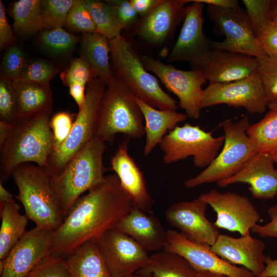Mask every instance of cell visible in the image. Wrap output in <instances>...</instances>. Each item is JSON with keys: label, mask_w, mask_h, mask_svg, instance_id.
<instances>
[{"label": "cell", "mask_w": 277, "mask_h": 277, "mask_svg": "<svg viewBox=\"0 0 277 277\" xmlns=\"http://www.w3.org/2000/svg\"><path fill=\"white\" fill-rule=\"evenodd\" d=\"M133 206L116 174L105 176L76 201L61 225L52 232L50 255L65 259L82 244L95 241L114 228Z\"/></svg>", "instance_id": "obj_1"}, {"label": "cell", "mask_w": 277, "mask_h": 277, "mask_svg": "<svg viewBox=\"0 0 277 277\" xmlns=\"http://www.w3.org/2000/svg\"><path fill=\"white\" fill-rule=\"evenodd\" d=\"M52 110L18 123L0 145V182H6L14 170L33 162L45 168L53 147L50 125Z\"/></svg>", "instance_id": "obj_2"}, {"label": "cell", "mask_w": 277, "mask_h": 277, "mask_svg": "<svg viewBox=\"0 0 277 277\" xmlns=\"http://www.w3.org/2000/svg\"><path fill=\"white\" fill-rule=\"evenodd\" d=\"M12 176L18 189L15 197L36 227L53 232L65 219L64 211L46 170L31 163L17 167Z\"/></svg>", "instance_id": "obj_3"}, {"label": "cell", "mask_w": 277, "mask_h": 277, "mask_svg": "<svg viewBox=\"0 0 277 277\" xmlns=\"http://www.w3.org/2000/svg\"><path fill=\"white\" fill-rule=\"evenodd\" d=\"M106 148V142L95 135L60 173L51 176L53 188L65 217L82 194L104 179L106 168L103 155Z\"/></svg>", "instance_id": "obj_4"}, {"label": "cell", "mask_w": 277, "mask_h": 277, "mask_svg": "<svg viewBox=\"0 0 277 277\" xmlns=\"http://www.w3.org/2000/svg\"><path fill=\"white\" fill-rule=\"evenodd\" d=\"M109 45L113 74L136 97L158 109L176 110V102L148 72L129 42L121 35Z\"/></svg>", "instance_id": "obj_5"}, {"label": "cell", "mask_w": 277, "mask_h": 277, "mask_svg": "<svg viewBox=\"0 0 277 277\" xmlns=\"http://www.w3.org/2000/svg\"><path fill=\"white\" fill-rule=\"evenodd\" d=\"M143 121L135 95L114 75L103 96L95 136L105 142L118 133L140 139L145 135Z\"/></svg>", "instance_id": "obj_6"}, {"label": "cell", "mask_w": 277, "mask_h": 277, "mask_svg": "<svg viewBox=\"0 0 277 277\" xmlns=\"http://www.w3.org/2000/svg\"><path fill=\"white\" fill-rule=\"evenodd\" d=\"M248 116L237 122L227 119L221 123L224 133L223 146L211 163L196 176L184 182L187 188L226 180L236 173L246 163L257 153L247 135L250 126Z\"/></svg>", "instance_id": "obj_7"}, {"label": "cell", "mask_w": 277, "mask_h": 277, "mask_svg": "<svg viewBox=\"0 0 277 277\" xmlns=\"http://www.w3.org/2000/svg\"><path fill=\"white\" fill-rule=\"evenodd\" d=\"M106 85L94 77L87 85L86 98L79 109L66 141L51 150L45 168L50 176L57 175L96 134L99 112Z\"/></svg>", "instance_id": "obj_8"}, {"label": "cell", "mask_w": 277, "mask_h": 277, "mask_svg": "<svg viewBox=\"0 0 277 277\" xmlns=\"http://www.w3.org/2000/svg\"><path fill=\"white\" fill-rule=\"evenodd\" d=\"M224 142V136L214 137L198 125L186 123L176 126L159 144L165 164H171L193 157L196 168H206L216 157Z\"/></svg>", "instance_id": "obj_9"}, {"label": "cell", "mask_w": 277, "mask_h": 277, "mask_svg": "<svg viewBox=\"0 0 277 277\" xmlns=\"http://www.w3.org/2000/svg\"><path fill=\"white\" fill-rule=\"evenodd\" d=\"M207 12L216 30L225 40H209L210 48L240 53L256 58L267 56L261 46L245 10L208 6Z\"/></svg>", "instance_id": "obj_10"}, {"label": "cell", "mask_w": 277, "mask_h": 277, "mask_svg": "<svg viewBox=\"0 0 277 277\" xmlns=\"http://www.w3.org/2000/svg\"><path fill=\"white\" fill-rule=\"evenodd\" d=\"M141 59L146 70L153 72L165 86L177 96L179 106L187 116L198 119L204 90L202 87L207 82L202 71L199 69H177L147 55H143Z\"/></svg>", "instance_id": "obj_11"}, {"label": "cell", "mask_w": 277, "mask_h": 277, "mask_svg": "<svg viewBox=\"0 0 277 277\" xmlns=\"http://www.w3.org/2000/svg\"><path fill=\"white\" fill-rule=\"evenodd\" d=\"M219 104L242 107L251 114L264 113L268 103L257 72L230 83L209 84L204 90L201 109Z\"/></svg>", "instance_id": "obj_12"}, {"label": "cell", "mask_w": 277, "mask_h": 277, "mask_svg": "<svg viewBox=\"0 0 277 277\" xmlns=\"http://www.w3.org/2000/svg\"><path fill=\"white\" fill-rule=\"evenodd\" d=\"M199 197L215 212L216 218L213 224L218 229L247 235L261 220L259 212L251 201L239 193L221 192L213 189Z\"/></svg>", "instance_id": "obj_13"}, {"label": "cell", "mask_w": 277, "mask_h": 277, "mask_svg": "<svg viewBox=\"0 0 277 277\" xmlns=\"http://www.w3.org/2000/svg\"><path fill=\"white\" fill-rule=\"evenodd\" d=\"M163 250L181 256L198 272L228 277H255L246 268L220 258L211 250V246L190 240L175 230H167Z\"/></svg>", "instance_id": "obj_14"}, {"label": "cell", "mask_w": 277, "mask_h": 277, "mask_svg": "<svg viewBox=\"0 0 277 277\" xmlns=\"http://www.w3.org/2000/svg\"><path fill=\"white\" fill-rule=\"evenodd\" d=\"M112 277L134 274L147 263L149 256L135 240L115 228L95 241Z\"/></svg>", "instance_id": "obj_15"}, {"label": "cell", "mask_w": 277, "mask_h": 277, "mask_svg": "<svg viewBox=\"0 0 277 277\" xmlns=\"http://www.w3.org/2000/svg\"><path fill=\"white\" fill-rule=\"evenodd\" d=\"M185 8L184 21L177 41L170 52L167 61L187 62L193 69H200L211 49L209 40L203 30L204 4L194 0Z\"/></svg>", "instance_id": "obj_16"}, {"label": "cell", "mask_w": 277, "mask_h": 277, "mask_svg": "<svg viewBox=\"0 0 277 277\" xmlns=\"http://www.w3.org/2000/svg\"><path fill=\"white\" fill-rule=\"evenodd\" d=\"M52 232L35 226L27 231L4 260L1 277H26L42 260L51 255Z\"/></svg>", "instance_id": "obj_17"}, {"label": "cell", "mask_w": 277, "mask_h": 277, "mask_svg": "<svg viewBox=\"0 0 277 277\" xmlns=\"http://www.w3.org/2000/svg\"><path fill=\"white\" fill-rule=\"evenodd\" d=\"M207 205L199 196L190 201L178 202L166 209L165 217L186 238L211 247L220 233L206 217Z\"/></svg>", "instance_id": "obj_18"}, {"label": "cell", "mask_w": 277, "mask_h": 277, "mask_svg": "<svg viewBox=\"0 0 277 277\" xmlns=\"http://www.w3.org/2000/svg\"><path fill=\"white\" fill-rule=\"evenodd\" d=\"M274 156L257 153L234 175L217 183L220 187L242 183L249 185V190L257 199H272L277 195V168Z\"/></svg>", "instance_id": "obj_19"}, {"label": "cell", "mask_w": 277, "mask_h": 277, "mask_svg": "<svg viewBox=\"0 0 277 277\" xmlns=\"http://www.w3.org/2000/svg\"><path fill=\"white\" fill-rule=\"evenodd\" d=\"M211 250L223 260L260 277L265 268V243L251 234L235 238L220 233Z\"/></svg>", "instance_id": "obj_20"}, {"label": "cell", "mask_w": 277, "mask_h": 277, "mask_svg": "<svg viewBox=\"0 0 277 277\" xmlns=\"http://www.w3.org/2000/svg\"><path fill=\"white\" fill-rule=\"evenodd\" d=\"M129 140L128 137L119 144L111 159V168L134 206L147 213L150 212L154 202L148 190L143 172L129 153Z\"/></svg>", "instance_id": "obj_21"}, {"label": "cell", "mask_w": 277, "mask_h": 277, "mask_svg": "<svg viewBox=\"0 0 277 277\" xmlns=\"http://www.w3.org/2000/svg\"><path fill=\"white\" fill-rule=\"evenodd\" d=\"M256 57L224 50L211 49L201 67L209 84L230 83L244 78L256 71Z\"/></svg>", "instance_id": "obj_22"}, {"label": "cell", "mask_w": 277, "mask_h": 277, "mask_svg": "<svg viewBox=\"0 0 277 277\" xmlns=\"http://www.w3.org/2000/svg\"><path fill=\"white\" fill-rule=\"evenodd\" d=\"M188 0H161L137 27V34L153 44H162L173 34L185 15V5Z\"/></svg>", "instance_id": "obj_23"}, {"label": "cell", "mask_w": 277, "mask_h": 277, "mask_svg": "<svg viewBox=\"0 0 277 277\" xmlns=\"http://www.w3.org/2000/svg\"><path fill=\"white\" fill-rule=\"evenodd\" d=\"M114 228L132 238L148 252L164 249L167 230L155 216L135 206Z\"/></svg>", "instance_id": "obj_24"}, {"label": "cell", "mask_w": 277, "mask_h": 277, "mask_svg": "<svg viewBox=\"0 0 277 277\" xmlns=\"http://www.w3.org/2000/svg\"><path fill=\"white\" fill-rule=\"evenodd\" d=\"M136 102L142 113L144 124L145 143L143 155L148 156L162 141L168 130L188 117L176 110L156 109L136 97Z\"/></svg>", "instance_id": "obj_25"}, {"label": "cell", "mask_w": 277, "mask_h": 277, "mask_svg": "<svg viewBox=\"0 0 277 277\" xmlns=\"http://www.w3.org/2000/svg\"><path fill=\"white\" fill-rule=\"evenodd\" d=\"M12 83L17 99L18 123L52 109V95L50 86L23 80L13 81Z\"/></svg>", "instance_id": "obj_26"}, {"label": "cell", "mask_w": 277, "mask_h": 277, "mask_svg": "<svg viewBox=\"0 0 277 277\" xmlns=\"http://www.w3.org/2000/svg\"><path fill=\"white\" fill-rule=\"evenodd\" d=\"M64 260L70 277H112L95 241L82 244Z\"/></svg>", "instance_id": "obj_27"}, {"label": "cell", "mask_w": 277, "mask_h": 277, "mask_svg": "<svg viewBox=\"0 0 277 277\" xmlns=\"http://www.w3.org/2000/svg\"><path fill=\"white\" fill-rule=\"evenodd\" d=\"M82 50V55L89 64L94 76L108 85L114 76L109 63V40L96 32L84 34Z\"/></svg>", "instance_id": "obj_28"}, {"label": "cell", "mask_w": 277, "mask_h": 277, "mask_svg": "<svg viewBox=\"0 0 277 277\" xmlns=\"http://www.w3.org/2000/svg\"><path fill=\"white\" fill-rule=\"evenodd\" d=\"M138 273L147 277H196L198 271L181 256L162 250L151 254Z\"/></svg>", "instance_id": "obj_29"}, {"label": "cell", "mask_w": 277, "mask_h": 277, "mask_svg": "<svg viewBox=\"0 0 277 277\" xmlns=\"http://www.w3.org/2000/svg\"><path fill=\"white\" fill-rule=\"evenodd\" d=\"M21 207L14 200L0 204V260H4L13 246L27 231L28 217L20 212Z\"/></svg>", "instance_id": "obj_30"}, {"label": "cell", "mask_w": 277, "mask_h": 277, "mask_svg": "<svg viewBox=\"0 0 277 277\" xmlns=\"http://www.w3.org/2000/svg\"><path fill=\"white\" fill-rule=\"evenodd\" d=\"M256 153L277 155V109H270L258 122L247 130Z\"/></svg>", "instance_id": "obj_31"}, {"label": "cell", "mask_w": 277, "mask_h": 277, "mask_svg": "<svg viewBox=\"0 0 277 277\" xmlns=\"http://www.w3.org/2000/svg\"><path fill=\"white\" fill-rule=\"evenodd\" d=\"M10 14L13 20V29L19 35L27 36L44 30L41 16V1H16L11 5Z\"/></svg>", "instance_id": "obj_32"}, {"label": "cell", "mask_w": 277, "mask_h": 277, "mask_svg": "<svg viewBox=\"0 0 277 277\" xmlns=\"http://www.w3.org/2000/svg\"><path fill=\"white\" fill-rule=\"evenodd\" d=\"M85 3L95 23L96 32L109 41L121 35L123 28L113 5L97 0H85Z\"/></svg>", "instance_id": "obj_33"}, {"label": "cell", "mask_w": 277, "mask_h": 277, "mask_svg": "<svg viewBox=\"0 0 277 277\" xmlns=\"http://www.w3.org/2000/svg\"><path fill=\"white\" fill-rule=\"evenodd\" d=\"M75 0L41 1V16L44 29L63 27Z\"/></svg>", "instance_id": "obj_34"}, {"label": "cell", "mask_w": 277, "mask_h": 277, "mask_svg": "<svg viewBox=\"0 0 277 277\" xmlns=\"http://www.w3.org/2000/svg\"><path fill=\"white\" fill-rule=\"evenodd\" d=\"M42 47L53 55H63L70 51L78 41L75 35L63 27L42 31L39 36Z\"/></svg>", "instance_id": "obj_35"}, {"label": "cell", "mask_w": 277, "mask_h": 277, "mask_svg": "<svg viewBox=\"0 0 277 277\" xmlns=\"http://www.w3.org/2000/svg\"><path fill=\"white\" fill-rule=\"evenodd\" d=\"M256 71L262 83L268 105L277 101V58H256Z\"/></svg>", "instance_id": "obj_36"}, {"label": "cell", "mask_w": 277, "mask_h": 277, "mask_svg": "<svg viewBox=\"0 0 277 277\" xmlns=\"http://www.w3.org/2000/svg\"><path fill=\"white\" fill-rule=\"evenodd\" d=\"M28 65L23 51L16 46L11 45L3 57L1 77L12 82L19 80Z\"/></svg>", "instance_id": "obj_37"}, {"label": "cell", "mask_w": 277, "mask_h": 277, "mask_svg": "<svg viewBox=\"0 0 277 277\" xmlns=\"http://www.w3.org/2000/svg\"><path fill=\"white\" fill-rule=\"evenodd\" d=\"M18 103L12 82L3 77L0 81V121L13 126L18 123Z\"/></svg>", "instance_id": "obj_38"}, {"label": "cell", "mask_w": 277, "mask_h": 277, "mask_svg": "<svg viewBox=\"0 0 277 277\" xmlns=\"http://www.w3.org/2000/svg\"><path fill=\"white\" fill-rule=\"evenodd\" d=\"M66 26L83 34L95 32L96 26L85 0H75L68 15Z\"/></svg>", "instance_id": "obj_39"}, {"label": "cell", "mask_w": 277, "mask_h": 277, "mask_svg": "<svg viewBox=\"0 0 277 277\" xmlns=\"http://www.w3.org/2000/svg\"><path fill=\"white\" fill-rule=\"evenodd\" d=\"M246 12L257 37L271 22V0H243Z\"/></svg>", "instance_id": "obj_40"}, {"label": "cell", "mask_w": 277, "mask_h": 277, "mask_svg": "<svg viewBox=\"0 0 277 277\" xmlns=\"http://www.w3.org/2000/svg\"><path fill=\"white\" fill-rule=\"evenodd\" d=\"M94 77L89 64L82 55L72 60L69 66L60 74L63 83L68 87L74 84L86 86Z\"/></svg>", "instance_id": "obj_41"}, {"label": "cell", "mask_w": 277, "mask_h": 277, "mask_svg": "<svg viewBox=\"0 0 277 277\" xmlns=\"http://www.w3.org/2000/svg\"><path fill=\"white\" fill-rule=\"evenodd\" d=\"M59 70L53 65L38 60L28 64L20 80L50 86V82Z\"/></svg>", "instance_id": "obj_42"}, {"label": "cell", "mask_w": 277, "mask_h": 277, "mask_svg": "<svg viewBox=\"0 0 277 277\" xmlns=\"http://www.w3.org/2000/svg\"><path fill=\"white\" fill-rule=\"evenodd\" d=\"M26 277H70L64 259L49 255L38 263Z\"/></svg>", "instance_id": "obj_43"}, {"label": "cell", "mask_w": 277, "mask_h": 277, "mask_svg": "<svg viewBox=\"0 0 277 277\" xmlns=\"http://www.w3.org/2000/svg\"><path fill=\"white\" fill-rule=\"evenodd\" d=\"M74 116L68 112L61 111L54 114L50 121L53 135L52 150L60 146L68 137L74 122Z\"/></svg>", "instance_id": "obj_44"}, {"label": "cell", "mask_w": 277, "mask_h": 277, "mask_svg": "<svg viewBox=\"0 0 277 277\" xmlns=\"http://www.w3.org/2000/svg\"><path fill=\"white\" fill-rule=\"evenodd\" d=\"M257 38L266 55L277 58V24L271 21Z\"/></svg>", "instance_id": "obj_45"}, {"label": "cell", "mask_w": 277, "mask_h": 277, "mask_svg": "<svg viewBox=\"0 0 277 277\" xmlns=\"http://www.w3.org/2000/svg\"><path fill=\"white\" fill-rule=\"evenodd\" d=\"M105 2L115 7L118 21L123 29L131 26L136 22L138 14L130 1L112 0Z\"/></svg>", "instance_id": "obj_46"}, {"label": "cell", "mask_w": 277, "mask_h": 277, "mask_svg": "<svg viewBox=\"0 0 277 277\" xmlns=\"http://www.w3.org/2000/svg\"><path fill=\"white\" fill-rule=\"evenodd\" d=\"M270 221L264 225H256L251 231L262 237H269L277 239V204L267 210Z\"/></svg>", "instance_id": "obj_47"}, {"label": "cell", "mask_w": 277, "mask_h": 277, "mask_svg": "<svg viewBox=\"0 0 277 277\" xmlns=\"http://www.w3.org/2000/svg\"><path fill=\"white\" fill-rule=\"evenodd\" d=\"M15 37L11 27L9 24L6 16L5 9L0 1V47L4 49L13 44Z\"/></svg>", "instance_id": "obj_48"}, {"label": "cell", "mask_w": 277, "mask_h": 277, "mask_svg": "<svg viewBox=\"0 0 277 277\" xmlns=\"http://www.w3.org/2000/svg\"><path fill=\"white\" fill-rule=\"evenodd\" d=\"M161 0H130L138 15H147L159 4Z\"/></svg>", "instance_id": "obj_49"}, {"label": "cell", "mask_w": 277, "mask_h": 277, "mask_svg": "<svg viewBox=\"0 0 277 277\" xmlns=\"http://www.w3.org/2000/svg\"><path fill=\"white\" fill-rule=\"evenodd\" d=\"M69 88L70 95L80 109L85 101L86 87L81 84H74L69 86Z\"/></svg>", "instance_id": "obj_50"}, {"label": "cell", "mask_w": 277, "mask_h": 277, "mask_svg": "<svg viewBox=\"0 0 277 277\" xmlns=\"http://www.w3.org/2000/svg\"><path fill=\"white\" fill-rule=\"evenodd\" d=\"M202 4H206L208 6H212L223 9L240 8L239 2L236 0H194Z\"/></svg>", "instance_id": "obj_51"}, {"label": "cell", "mask_w": 277, "mask_h": 277, "mask_svg": "<svg viewBox=\"0 0 277 277\" xmlns=\"http://www.w3.org/2000/svg\"><path fill=\"white\" fill-rule=\"evenodd\" d=\"M260 277H277V259L267 256L265 269Z\"/></svg>", "instance_id": "obj_52"}, {"label": "cell", "mask_w": 277, "mask_h": 277, "mask_svg": "<svg viewBox=\"0 0 277 277\" xmlns=\"http://www.w3.org/2000/svg\"><path fill=\"white\" fill-rule=\"evenodd\" d=\"M14 127L8 123L0 121V145L5 142Z\"/></svg>", "instance_id": "obj_53"}, {"label": "cell", "mask_w": 277, "mask_h": 277, "mask_svg": "<svg viewBox=\"0 0 277 277\" xmlns=\"http://www.w3.org/2000/svg\"><path fill=\"white\" fill-rule=\"evenodd\" d=\"M14 196L0 182V204L9 203L14 200Z\"/></svg>", "instance_id": "obj_54"}, {"label": "cell", "mask_w": 277, "mask_h": 277, "mask_svg": "<svg viewBox=\"0 0 277 277\" xmlns=\"http://www.w3.org/2000/svg\"><path fill=\"white\" fill-rule=\"evenodd\" d=\"M271 21L277 24V0L272 1L271 11Z\"/></svg>", "instance_id": "obj_55"}, {"label": "cell", "mask_w": 277, "mask_h": 277, "mask_svg": "<svg viewBox=\"0 0 277 277\" xmlns=\"http://www.w3.org/2000/svg\"><path fill=\"white\" fill-rule=\"evenodd\" d=\"M196 277H228V276L224 275L207 272H198V274Z\"/></svg>", "instance_id": "obj_56"}, {"label": "cell", "mask_w": 277, "mask_h": 277, "mask_svg": "<svg viewBox=\"0 0 277 277\" xmlns=\"http://www.w3.org/2000/svg\"><path fill=\"white\" fill-rule=\"evenodd\" d=\"M268 108L270 109H277V101L269 104Z\"/></svg>", "instance_id": "obj_57"}, {"label": "cell", "mask_w": 277, "mask_h": 277, "mask_svg": "<svg viewBox=\"0 0 277 277\" xmlns=\"http://www.w3.org/2000/svg\"><path fill=\"white\" fill-rule=\"evenodd\" d=\"M126 277H147V276L138 273V274H132V275H130Z\"/></svg>", "instance_id": "obj_58"}, {"label": "cell", "mask_w": 277, "mask_h": 277, "mask_svg": "<svg viewBox=\"0 0 277 277\" xmlns=\"http://www.w3.org/2000/svg\"><path fill=\"white\" fill-rule=\"evenodd\" d=\"M274 160H275V163H276V165H277V155H276L275 156H274Z\"/></svg>", "instance_id": "obj_59"}]
</instances>
